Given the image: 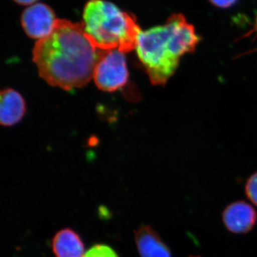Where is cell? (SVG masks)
Masks as SVG:
<instances>
[{
  "label": "cell",
  "mask_w": 257,
  "mask_h": 257,
  "mask_svg": "<svg viewBox=\"0 0 257 257\" xmlns=\"http://www.w3.org/2000/svg\"><path fill=\"white\" fill-rule=\"evenodd\" d=\"M101 52L88 40L82 23L57 19L50 35L35 43L33 61L50 85L71 90L93 78Z\"/></svg>",
  "instance_id": "cell-1"
},
{
  "label": "cell",
  "mask_w": 257,
  "mask_h": 257,
  "mask_svg": "<svg viewBox=\"0 0 257 257\" xmlns=\"http://www.w3.org/2000/svg\"><path fill=\"white\" fill-rule=\"evenodd\" d=\"M86 37L96 48L126 52L136 48L141 29L133 15L106 1L88 2L83 13Z\"/></svg>",
  "instance_id": "cell-2"
},
{
  "label": "cell",
  "mask_w": 257,
  "mask_h": 257,
  "mask_svg": "<svg viewBox=\"0 0 257 257\" xmlns=\"http://www.w3.org/2000/svg\"><path fill=\"white\" fill-rule=\"evenodd\" d=\"M137 53L154 85H164L175 73L179 60L172 46V27L170 20L139 35Z\"/></svg>",
  "instance_id": "cell-3"
},
{
  "label": "cell",
  "mask_w": 257,
  "mask_h": 257,
  "mask_svg": "<svg viewBox=\"0 0 257 257\" xmlns=\"http://www.w3.org/2000/svg\"><path fill=\"white\" fill-rule=\"evenodd\" d=\"M128 76L124 52L119 50H102L93 74L97 87L105 92H114L125 85Z\"/></svg>",
  "instance_id": "cell-4"
},
{
  "label": "cell",
  "mask_w": 257,
  "mask_h": 257,
  "mask_svg": "<svg viewBox=\"0 0 257 257\" xmlns=\"http://www.w3.org/2000/svg\"><path fill=\"white\" fill-rule=\"evenodd\" d=\"M57 19L50 7L42 3L28 7L22 15V25L27 35L32 39L41 40L53 30Z\"/></svg>",
  "instance_id": "cell-5"
},
{
  "label": "cell",
  "mask_w": 257,
  "mask_h": 257,
  "mask_svg": "<svg viewBox=\"0 0 257 257\" xmlns=\"http://www.w3.org/2000/svg\"><path fill=\"white\" fill-rule=\"evenodd\" d=\"M225 227L233 234H246L254 227L257 213L254 208L244 201H236L229 204L222 213Z\"/></svg>",
  "instance_id": "cell-6"
},
{
  "label": "cell",
  "mask_w": 257,
  "mask_h": 257,
  "mask_svg": "<svg viewBox=\"0 0 257 257\" xmlns=\"http://www.w3.org/2000/svg\"><path fill=\"white\" fill-rule=\"evenodd\" d=\"M135 241L141 257H172L170 248L150 226L145 225L137 231Z\"/></svg>",
  "instance_id": "cell-7"
},
{
  "label": "cell",
  "mask_w": 257,
  "mask_h": 257,
  "mask_svg": "<svg viewBox=\"0 0 257 257\" xmlns=\"http://www.w3.org/2000/svg\"><path fill=\"white\" fill-rule=\"evenodd\" d=\"M25 112L23 96L13 89L2 90L0 95V122L3 126H13L19 122Z\"/></svg>",
  "instance_id": "cell-8"
},
{
  "label": "cell",
  "mask_w": 257,
  "mask_h": 257,
  "mask_svg": "<svg viewBox=\"0 0 257 257\" xmlns=\"http://www.w3.org/2000/svg\"><path fill=\"white\" fill-rule=\"evenodd\" d=\"M55 257H84V246L78 234L70 229L60 230L52 240Z\"/></svg>",
  "instance_id": "cell-9"
},
{
  "label": "cell",
  "mask_w": 257,
  "mask_h": 257,
  "mask_svg": "<svg viewBox=\"0 0 257 257\" xmlns=\"http://www.w3.org/2000/svg\"><path fill=\"white\" fill-rule=\"evenodd\" d=\"M84 257H119L114 250L104 244L92 246L85 253Z\"/></svg>",
  "instance_id": "cell-10"
},
{
  "label": "cell",
  "mask_w": 257,
  "mask_h": 257,
  "mask_svg": "<svg viewBox=\"0 0 257 257\" xmlns=\"http://www.w3.org/2000/svg\"><path fill=\"white\" fill-rule=\"evenodd\" d=\"M245 193L248 199L257 206V172L250 176L246 181Z\"/></svg>",
  "instance_id": "cell-11"
},
{
  "label": "cell",
  "mask_w": 257,
  "mask_h": 257,
  "mask_svg": "<svg viewBox=\"0 0 257 257\" xmlns=\"http://www.w3.org/2000/svg\"><path fill=\"white\" fill-rule=\"evenodd\" d=\"M210 3L216 8H220V9H227V8H231L233 5L236 4L237 2L231 1V0H229V1L224 0V1H210Z\"/></svg>",
  "instance_id": "cell-12"
},
{
  "label": "cell",
  "mask_w": 257,
  "mask_h": 257,
  "mask_svg": "<svg viewBox=\"0 0 257 257\" xmlns=\"http://www.w3.org/2000/svg\"><path fill=\"white\" fill-rule=\"evenodd\" d=\"M15 3L20 5H23V6H32V5L36 4L37 1H34V0H22V1H15Z\"/></svg>",
  "instance_id": "cell-13"
},
{
  "label": "cell",
  "mask_w": 257,
  "mask_h": 257,
  "mask_svg": "<svg viewBox=\"0 0 257 257\" xmlns=\"http://www.w3.org/2000/svg\"><path fill=\"white\" fill-rule=\"evenodd\" d=\"M255 30V31H256V32H257V19H256V27H255L254 30Z\"/></svg>",
  "instance_id": "cell-14"
},
{
  "label": "cell",
  "mask_w": 257,
  "mask_h": 257,
  "mask_svg": "<svg viewBox=\"0 0 257 257\" xmlns=\"http://www.w3.org/2000/svg\"><path fill=\"white\" fill-rule=\"evenodd\" d=\"M189 257H201L200 256H194V255H192V256H189Z\"/></svg>",
  "instance_id": "cell-15"
}]
</instances>
